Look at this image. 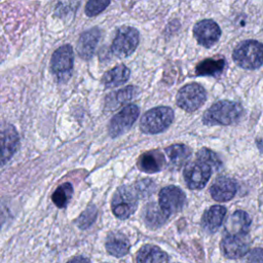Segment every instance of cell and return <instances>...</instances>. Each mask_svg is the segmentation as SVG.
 <instances>
[{
	"label": "cell",
	"mask_w": 263,
	"mask_h": 263,
	"mask_svg": "<svg viewBox=\"0 0 263 263\" xmlns=\"http://www.w3.org/2000/svg\"><path fill=\"white\" fill-rule=\"evenodd\" d=\"M136 92H137V88L130 85L111 93V96L109 97L111 99V102H110L111 107H118L128 103L134 99V97L136 96Z\"/></svg>",
	"instance_id": "cb8c5ba5"
},
{
	"label": "cell",
	"mask_w": 263,
	"mask_h": 263,
	"mask_svg": "<svg viewBox=\"0 0 263 263\" xmlns=\"http://www.w3.org/2000/svg\"><path fill=\"white\" fill-rule=\"evenodd\" d=\"M73 193V188L70 183H64L59 186L52 194V201L58 208H65L69 202Z\"/></svg>",
	"instance_id": "d4e9b609"
},
{
	"label": "cell",
	"mask_w": 263,
	"mask_h": 263,
	"mask_svg": "<svg viewBox=\"0 0 263 263\" xmlns=\"http://www.w3.org/2000/svg\"><path fill=\"white\" fill-rule=\"evenodd\" d=\"M130 75L129 69L124 65H119L106 72L103 76V84L105 87H115L125 83Z\"/></svg>",
	"instance_id": "ffe728a7"
},
{
	"label": "cell",
	"mask_w": 263,
	"mask_h": 263,
	"mask_svg": "<svg viewBox=\"0 0 263 263\" xmlns=\"http://www.w3.org/2000/svg\"><path fill=\"white\" fill-rule=\"evenodd\" d=\"M165 153L173 165L182 166L189 159L191 150L184 144H174L165 148Z\"/></svg>",
	"instance_id": "7402d4cb"
},
{
	"label": "cell",
	"mask_w": 263,
	"mask_h": 263,
	"mask_svg": "<svg viewBox=\"0 0 263 263\" xmlns=\"http://www.w3.org/2000/svg\"><path fill=\"white\" fill-rule=\"evenodd\" d=\"M68 263H90L88 259L84 258V257H75L73 259H71Z\"/></svg>",
	"instance_id": "4dcf8cb0"
},
{
	"label": "cell",
	"mask_w": 263,
	"mask_h": 263,
	"mask_svg": "<svg viewBox=\"0 0 263 263\" xmlns=\"http://www.w3.org/2000/svg\"><path fill=\"white\" fill-rule=\"evenodd\" d=\"M237 190L236 182L228 177H219L211 186L210 193L217 201H227L231 199Z\"/></svg>",
	"instance_id": "5bb4252c"
},
{
	"label": "cell",
	"mask_w": 263,
	"mask_h": 263,
	"mask_svg": "<svg viewBox=\"0 0 263 263\" xmlns=\"http://www.w3.org/2000/svg\"><path fill=\"white\" fill-rule=\"evenodd\" d=\"M232 58L240 68L255 70L263 64V44L256 40H245L234 48Z\"/></svg>",
	"instance_id": "7a4b0ae2"
},
{
	"label": "cell",
	"mask_w": 263,
	"mask_h": 263,
	"mask_svg": "<svg viewBox=\"0 0 263 263\" xmlns=\"http://www.w3.org/2000/svg\"><path fill=\"white\" fill-rule=\"evenodd\" d=\"M242 113L240 104L232 101H219L211 106L202 116L204 124L212 125H230L238 120Z\"/></svg>",
	"instance_id": "6da1fadb"
},
{
	"label": "cell",
	"mask_w": 263,
	"mask_h": 263,
	"mask_svg": "<svg viewBox=\"0 0 263 263\" xmlns=\"http://www.w3.org/2000/svg\"><path fill=\"white\" fill-rule=\"evenodd\" d=\"M196 159H199L209 165H211L213 168H219L221 166V161L216 153H214L212 150L208 148L200 149L196 154Z\"/></svg>",
	"instance_id": "4316f807"
},
{
	"label": "cell",
	"mask_w": 263,
	"mask_h": 263,
	"mask_svg": "<svg viewBox=\"0 0 263 263\" xmlns=\"http://www.w3.org/2000/svg\"><path fill=\"white\" fill-rule=\"evenodd\" d=\"M165 164L164 156L159 151H149L141 155L138 165L145 173H157Z\"/></svg>",
	"instance_id": "e0dca14e"
},
{
	"label": "cell",
	"mask_w": 263,
	"mask_h": 263,
	"mask_svg": "<svg viewBox=\"0 0 263 263\" xmlns=\"http://www.w3.org/2000/svg\"><path fill=\"white\" fill-rule=\"evenodd\" d=\"M96 209L93 206L87 209L80 217L79 219V225L81 228H85V227H88L92 221L96 219Z\"/></svg>",
	"instance_id": "f1b7e54d"
},
{
	"label": "cell",
	"mask_w": 263,
	"mask_h": 263,
	"mask_svg": "<svg viewBox=\"0 0 263 263\" xmlns=\"http://www.w3.org/2000/svg\"><path fill=\"white\" fill-rule=\"evenodd\" d=\"M193 35L198 44L204 47H211L219 40L221 29L213 20H202L194 25Z\"/></svg>",
	"instance_id": "7c38bea8"
},
{
	"label": "cell",
	"mask_w": 263,
	"mask_h": 263,
	"mask_svg": "<svg viewBox=\"0 0 263 263\" xmlns=\"http://www.w3.org/2000/svg\"><path fill=\"white\" fill-rule=\"evenodd\" d=\"M140 35L137 29L133 27H122L117 30L112 42V51L119 58L130 55L137 48Z\"/></svg>",
	"instance_id": "8992f818"
},
{
	"label": "cell",
	"mask_w": 263,
	"mask_h": 263,
	"mask_svg": "<svg viewBox=\"0 0 263 263\" xmlns=\"http://www.w3.org/2000/svg\"><path fill=\"white\" fill-rule=\"evenodd\" d=\"M145 214H146V221L147 223L150 224L151 227L159 226L167 218V216L162 212L160 206L157 208L155 203L149 204Z\"/></svg>",
	"instance_id": "484cf974"
},
{
	"label": "cell",
	"mask_w": 263,
	"mask_h": 263,
	"mask_svg": "<svg viewBox=\"0 0 263 263\" xmlns=\"http://www.w3.org/2000/svg\"><path fill=\"white\" fill-rule=\"evenodd\" d=\"M174 120V111L166 106H159L147 111L141 118L140 128L145 134H159L165 130Z\"/></svg>",
	"instance_id": "3957f363"
},
{
	"label": "cell",
	"mask_w": 263,
	"mask_h": 263,
	"mask_svg": "<svg viewBox=\"0 0 263 263\" xmlns=\"http://www.w3.org/2000/svg\"><path fill=\"white\" fill-rule=\"evenodd\" d=\"M137 193L136 189L128 186H122L116 190L111 201V208L117 218L124 220L134 214L138 204Z\"/></svg>",
	"instance_id": "277c9868"
},
{
	"label": "cell",
	"mask_w": 263,
	"mask_h": 263,
	"mask_svg": "<svg viewBox=\"0 0 263 263\" xmlns=\"http://www.w3.org/2000/svg\"><path fill=\"white\" fill-rule=\"evenodd\" d=\"M140 110L137 105L129 104L113 116L109 124L111 137H117L128 130L139 116Z\"/></svg>",
	"instance_id": "9c48e42d"
},
{
	"label": "cell",
	"mask_w": 263,
	"mask_h": 263,
	"mask_svg": "<svg viewBox=\"0 0 263 263\" xmlns=\"http://www.w3.org/2000/svg\"><path fill=\"white\" fill-rule=\"evenodd\" d=\"M166 254L158 247L147 245L141 248L137 255V263H165Z\"/></svg>",
	"instance_id": "44dd1931"
},
{
	"label": "cell",
	"mask_w": 263,
	"mask_h": 263,
	"mask_svg": "<svg viewBox=\"0 0 263 263\" xmlns=\"http://www.w3.org/2000/svg\"><path fill=\"white\" fill-rule=\"evenodd\" d=\"M226 215V209L222 205H213L205 211L202 217V226L204 229L215 232L222 224Z\"/></svg>",
	"instance_id": "d6986e66"
},
{
	"label": "cell",
	"mask_w": 263,
	"mask_h": 263,
	"mask_svg": "<svg viewBox=\"0 0 263 263\" xmlns=\"http://www.w3.org/2000/svg\"><path fill=\"white\" fill-rule=\"evenodd\" d=\"M221 250L225 257L237 259L247 254L249 241L245 235H228L221 241Z\"/></svg>",
	"instance_id": "4fadbf2b"
},
{
	"label": "cell",
	"mask_w": 263,
	"mask_h": 263,
	"mask_svg": "<svg viewBox=\"0 0 263 263\" xmlns=\"http://www.w3.org/2000/svg\"><path fill=\"white\" fill-rule=\"evenodd\" d=\"M251 225V218L245 211H235L226 221L228 235H246Z\"/></svg>",
	"instance_id": "2e32d148"
},
{
	"label": "cell",
	"mask_w": 263,
	"mask_h": 263,
	"mask_svg": "<svg viewBox=\"0 0 263 263\" xmlns=\"http://www.w3.org/2000/svg\"><path fill=\"white\" fill-rule=\"evenodd\" d=\"M101 37V31L98 28H91L83 32L78 40L77 51L83 60H88L93 54Z\"/></svg>",
	"instance_id": "9a60e30c"
},
{
	"label": "cell",
	"mask_w": 263,
	"mask_h": 263,
	"mask_svg": "<svg viewBox=\"0 0 263 263\" xmlns=\"http://www.w3.org/2000/svg\"><path fill=\"white\" fill-rule=\"evenodd\" d=\"M111 0H88L85 6V13L88 16H95L104 11Z\"/></svg>",
	"instance_id": "83f0119b"
},
{
	"label": "cell",
	"mask_w": 263,
	"mask_h": 263,
	"mask_svg": "<svg viewBox=\"0 0 263 263\" xmlns=\"http://www.w3.org/2000/svg\"><path fill=\"white\" fill-rule=\"evenodd\" d=\"M212 170L211 165L199 159L187 163L183 174L187 186L192 190L203 188L211 178Z\"/></svg>",
	"instance_id": "ba28073f"
},
{
	"label": "cell",
	"mask_w": 263,
	"mask_h": 263,
	"mask_svg": "<svg viewBox=\"0 0 263 263\" xmlns=\"http://www.w3.org/2000/svg\"><path fill=\"white\" fill-rule=\"evenodd\" d=\"M20 138L14 126L8 123L0 124V165L6 163L16 152Z\"/></svg>",
	"instance_id": "8fae6325"
},
{
	"label": "cell",
	"mask_w": 263,
	"mask_h": 263,
	"mask_svg": "<svg viewBox=\"0 0 263 263\" xmlns=\"http://www.w3.org/2000/svg\"><path fill=\"white\" fill-rule=\"evenodd\" d=\"M206 99L204 88L198 83H189L179 89L177 93V105L187 111L193 112L200 108Z\"/></svg>",
	"instance_id": "5b68a950"
},
{
	"label": "cell",
	"mask_w": 263,
	"mask_h": 263,
	"mask_svg": "<svg viewBox=\"0 0 263 263\" xmlns=\"http://www.w3.org/2000/svg\"><path fill=\"white\" fill-rule=\"evenodd\" d=\"M106 249L114 257H122L129 250V242L125 235L120 232H111L106 240Z\"/></svg>",
	"instance_id": "ac0fdd59"
},
{
	"label": "cell",
	"mask_w": 263,
	"mask_h": 263,
	"mask_svg": "<svg viewBox=\"0 0 263 263\" xmlns=\"http://www.w3.org/2000/svg\"><path fill=\"white\" fill-rule=\"evenodd\" d=\"M74 53L73 48L69 44L59 47L51 57V70L59 81L67 80L73 69Z\"/></svg>",
	"instance_id": "52a82bcc"
},
{
	"label": "cell",
	"mask_w": 263,
	"mask_h": 263,
	"mask_svg": "<svg viewBox=\"0 0 263 263\" xmlns=\"http://www.w3.org/2000/svg\"><path fill=\"white\" fill-rule=\"evenodd\" d=\"M185 200V193L177 186H166L159 192V206L167 217L181 211Z\"/></svg>",
	"instance_id": "30bf717a"
},
{
	"label": "cell",
	"mask_w": 263,
	"mask_h": 263,
	"mask_svg": "<svg viewBox=\"0 0 263 263\" xmlns=\"http://www.w3.org/2000/svg\"><path fill=\"white\" fill-rule=\"evenodd\" d=\"M225 66V60L206 59L196 66V75L198 76H216L221 73Z\"/></svg>",
	"instance_id": "603a6c76"
},
{
	"label": "cell",
	"mask_w": 263,
	"mask_h": 263,
	"mask_svg": "<svg viewBox=\"0 0 263 263\" xmlns=\"http://www.w3.org/2000/svg\"><path fill=\"white\" fill-rule=\"evenodd\" d=\"M248 263H263V249L255 248L247 256Z\"/></svg>",
	"instance_id": "f546056e"
}]
</instances>
